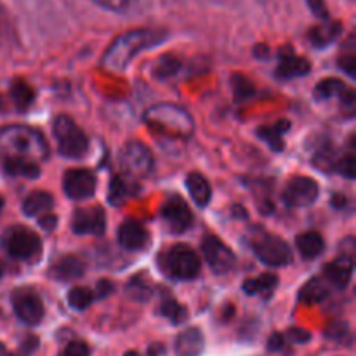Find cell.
<instances>
[{
	"label": "cell",
	"instance_id": "484cf974",
	"mask_svg": "<svg viewBox=\"0 0 356 356\" xmlns=\"http://www.w3.org/2000/svg\"><path fill=\"white\" fill-rule=\"evenodd\" d=\"M6 172L10 176H23L28 179H37L40 176V167L38 163L24 159H7L6 160Z\"/></svg>",
	"mask_w": 356,
	"mask_h": 356
},
{
	"label": "cell",
	"instance_id": "cb8c5ba5",
	"mask_svg": "<svg viewBox=\"0 0 356 356\" xmlns=\"http://www.w3.org/2000/svg\"><path fill=\"white\" fill-rule=\"evenodd\" d=\"M278 284L275 273H263L259 278H250L243 282L242 289L247 296H270Z\"/></svg>",
	"mask_w": 356,
	"mask_h": 356
},
{
	"label": "cell",
	"instance_id": "7402d4cb",
	"mask_svg": "<svg viewBox=\"0 0 356 356\" xmlns=\"http://www.w3.org/2000/svg\"><path fill=\"white\" fill-rule=\"evenodd\" d=\"M54 198L47 193V191H31L23 202V212L30 218H35L38 214L51 211Z\"/></svg>",
	"mask_w": 356,
	"mask_h": 356
},
{
	"label": "cell",
	"instance_id": "83f0119b",
	"mask_svg": "<svg viewBox=\"0 0 356 356\" xmlns=\"http://www.w3.org/2000/svg\"><path fill=\"white\" fill-rule=\"evenodd\" d=\"M10 97L19 111H24L35 99V90L24 80H16L10 87Z\"/></svg>",
	"mask_w": 356,
	"mask_h": 356
},
{
	"label": "cell",
	"instance_id": "4fadbf2b",
	"mask_svg": "<svg viewBox=\"0 0 356 356\" xmlns=\"http://www.w3.org/2000/svg\"><path fill=\"white\" fill-rule=\"evenodd\" d=\"M106 228V216L101 207H87L75 211L72 218V229L76 235H103Z\"/></svg>",
	"mask_w": 356,
	"mask_h": 356
},
{
	"label": "cell",
	"instance_id": "74e56055",
	"mask_svg": "<svg viewBox=\"0 0 356 356\" xmlns=\"http://www.w3.org/2000/svg\"><path fill=\"white\" fill-rule=\"evenodd\" d=\"M89 346H87L83 341H72V343L66 344L63 348V351L59 353V356H89Z\"/></svg>",
	"mask_w": 356,
	"mask_h": 356
},
{
	"label": "cell",
	"instance_id": "3957f363",
	"mask_svg": "<svg viewBox=\"0 0 356 356\" xmlns=\"http://www.w3.org/2000/svg\"><path fill=\"white\" fill-rule=\"evenodd\" d=\"M145 122L153 132L172 139H188L193 134V118L177 104H155L145 113Z\"/></svg>",
	"mask_w": 356,
	"mask_h": 356
},
{
	"label": "cell",
	"instance_id": "4316f807",
	"mask_svg": "<svg viewBox=\"0 0 356 356\" xmlns=\"http://www.w3.org/2000/svg\"><path fill=\"white\" fill-rule=\"evenodd\" d=\"M327 296H329V287L325 285V282L322 278H313L301 289L299 299L306 305H315V302L323 301Z\"/></svg>",
	"mask_w": 356,
	"mask_h": 356
},
{
	"label": "cell",
	"instance_id": "44dd1931",
	"mask_svg": "<svg viewBox=\"0 0 356 356\" xmlns=\"http://www.w3.org/2000/svg\"><path fill=\"white\" fill-rule=\"evenodd\" d=\"M296 243H298V250L301 252V256L306 259H315L325 250V240L316 232L301 233L296 238Z\"/></svg>",
	"mask_w": 356,
	"mask_h": 356
},
{
	"label": "cell",
	"instance_id": "5b68a950",
	"mask_svg": "<svg viewBox=\"0 0 356 356\" xmlns=\"http://www.w3.org/2000/svg\"><path fill=\"white\" fill-rule=\"evenodd\" d=\"M52 131H54L58 149L63 156H66V159H80V156L86 155L87 148H89V141H87V136L83 134L82 129L75 124L72 117H68V115L56 117L54 124H52Z\"/></svg>",
	"mask_w": 356,
	"mask_h": 356
},
{
	"label": "cell",
	"instance_id": "ffe728a7",
	"mask_svg": "<svg viewBox=\"0 0 356 356\" xmlns=\"http://www.w3.org/2000/svg\"><path fill=\"white\" fill-rule=\"evenodd\" d=\"M186 186L190 191L191 198L198 207H207L212 198V188L209 184L207 177L202 176L200 172H191L186 177Z\"/></svg>",
	"mask_w": 356,
	"mask_h": 356
},
{
	"label": "cell",
	"instance_id": "9a60e30c",
	"mask_svg": "<svg viewBox=\"0 0 356 356\" xmlns=\"http://www.w3.org/2000/svg\"><path fill=\"white\" fill-rule=\"evenodd\" d=\"M117 238L118 243H120L124 249L139 250L146 245V242L149 240V235L141 222L134 221V219H127V221L122 222L120 228H118Z\"/></svg>",
	"mask_w": 356,
	"mask_h": 356
},
{
	"label": "cell",
	"instance_id": "e575fe53",
	"mask_svg": "<svg viewBox=\"0 0 356 356\" xmlns=\"http://www.w3.org/2000/svg\"><path fill=\"white\" fill-rule=\"evenodd\" d=\"M313 163L318 167L323 172H329V170L336 169V153H334L332 148H322L320 152H316L315 159H313Z\"/></svg>",
	"mask_w": 356,
	"mask_h": 356
},
{
	"label": "cell",
	"instance_id": "ac0fdd59",
	"mask_svg": "<svg viewBox=\"0 0 356 356\" xmlns=\"http://www.w3.org/2000/svg\"><path fill=\"white\" fill-rule=\"evenodd\" d=\"M86 271V263L76 256H65L49 270V275L56 280H75L80 278Z\"/></svg>",
	"mask_w": 356,
	"mask_h": 356
},
{
	"label": "cell",
	"instance_id": "f1b7e54d",
	"mask_svg": "<svg viewBox=\"0 0 356 356\" xmlns=\"http://www.w3.org/2000/svg\"><path fill=\"white\" fill-rule=\"evenodd\" d=\"M160 313H162V316H165V318L172 323L184 322L188 316L186 308H184L183 305H179L176 299H170V298L163 299V301L160 302Z\"/></svg>",
	"mask_w": 356,
	"mask_h": 356
},
{
	"label": "cell",
	"instance_id": "6da1fadb",
	"mask_svg": "<svg viewBox=\"0 0 356 356\" xmlns=\"http://www.w3.org/2000/svg\"><path fill=\"white\" fill-rule=\"evenodd\" d=\"M165 38V33L162 30H152V28H138V30L125 31L118 35L110 47L104 51L101 66L106 72H124L129 66V63L136 58L145 49L153 47L160 44Z\"/></svg>",
	"mask_w": 356,
	"mask_h": 356
},
{
	"label": "cell",
	"instance_id": "8d00e7d4",
	"mask_svg": "<svg viewBox=\"0 0 356 356\" xmlns=\"http://www.w3.org/2000/svg\"><path fill=\"white\" fill-rule=\"evenodd\" d=\"M339 174H343L346 179H355V174H356V160L353 153H348L346 156H343L341 160H337L336 163V169Z\"/></svg>",
	"mask_w": 356,
	"mask_h": 356
},
{
	"label": "cell",
	"instance_id": "836d02e7",
	"mask_svg": "<svg viewBox=\"0 0 356 356\" xmlns=\"http://www.w3.org/2000/svg\"><path fill=\"white\" fill-rule=\"evenodd\" d=\"M232 83H233V92H235L236 101L247 99V97H250L254 92H256L252 82H250L249 79H245L243 75H238V73L232 76Z\"/></svg>",
	"mask_w": 356,
	"mask_h": 356
},
{
	"label": "cell",
	"instance_id": "2e32d148",
	"mask_svg": "<svg viewBox=\"0 0 356 356\" xmlns=\"http://www.w3.org/2000/svg\"><path fill=\"white\" fill-rule=\"evenodd\" d=\"M323 277L330 285H334L339 291H344L350 285L351 277H353V259L348 256L337 257L323 268Z\"/></svg>",
	"mask_w": 356,
	"mask_h": 356
},
{
	"label": "cell",
	"instance_id": "8fae6325",
	"mask_svg": "<svg viewBox=\"0 0 356 356\" xmlns=\"http://www.w3.org/2000/svg\"><path fill=\"white\" fill-rule=\"evenodd\" d=\"M318 183L308 176H298L285 186L284 202L289 207H308L318 198Z\"/></svg>",
	"mask_w": 356,
	"mask_h": 356
},
{
	"label": "cell",
	"instance_id": "b9f144b4",
	"mask_svg": "<svg viewBox=\"0 0 356 356\" xmlns=\"http://www.w3.org/2000/svg\"><path fill=\"white\" fill-rule=\"evenodd\" d=\"M308 3L316 16L323 17V19L329 17V14H327V9H325V2H323V0H308Z\"/></svg>",
	"mask_w": 356,
	"mask_h": 356
},
{
	"label": "cell",
	"instance_id": "f546056e",
	"mask_svg": "<svg viewBox=\"0 0 356 356\" xmlns=\"http://www.w3.org/2000/svg\"><path fill=\"white\" fill-rule=\"evenodd\" d=\"M179 68H181L179 58H176V56H172V54H165L159 59V63H156L153 73H155L156 79L165 80V79H170V76L176 75V73L179 72Z\"/></svg>",
	"mask_w": 356,
	"mask_h": 356
},
{
	"label": "cell",
	"instance_id": "ee69618b",
	"mask_svg": "<svg viewBox=\"0 0 356 356\" xmlns=\"http://www.w3.org/2000/svg\"><path fill=\"white\" fill-rule=\"evenodd\" d=\"M285 346V337L282 334H273L268 341V350L270 351H280Z\"/></svg>",
	"mask_w": 356,
	"mask_h": 356
},
{
	"label": "cell",
	"instance_id": "ab89813d",
	"mask_svg": "<svg viewBox=\"0 0 356 356\" xmlns=\"http://www.w3.org/2000/svg\"><path fill=\"white\" fill-rule=\"evenodd\" d=\"M339 97H341V104H343L344 110H348V111H353L355 110L356 96H355V90L353 89L346 87V89H344L343 92L339 94Z\"/></svg>",
	"mask_w": 356,
	"mask_h": 356
},
{
	"label": "cell",
	"instance_id": "603a6c76",
	"mask_svg": "<svg viewBox=\"0 0 356 356\" xmlns=\"http://www.w3.org/2000/svg\"><path fill=\"white\" fill-rule=\"evenodd\" d=\"M341 33V24L337 21H329L325 19V23L318 24V26L312 28L309 31V40L315 47H325L330 42H334L337 38V35Z\"/></svg>",
	"mask_w": 356,
	"mask_h": 356
},
{
	"label": "cell",
	"instance_id": "8992f818",
	"mask_svg": "<svg viewBox=\"0 0 356 356\" xmlns=\"http://www.w3.org/2000/svg\"><path fill=\"white\" fill-rule=\"evenodd\" d=\"M2 245L13 259L31 261L40 256L42 240L26 226H13L3 233Z\"/></svg>",
	"mask_w": 356,
	"mask_h": 356
},
{
	"label": "cell",
	"instance_id": "7c38bea8",
	"mask_svg": "<svg viewBox=\"0 0 356 356\" xmlns=\"http://www.w3.org/2000/svg\"><path fill=\"white\" fill-rule=\"evenodd\" d=\"M63 190L73 200L89 198L96 191V177L87 169H72L63 176Z\"/></svg>",
	"mask_w": 356,
	"mask_h": 356
},
{
	"label": "cell",
	"instance_id": "52a82bcc",
	"mask_svg": "<svg viewBox=\"0 0 356 356\" xmlns=\"http://www.w3.org/2000/svg\"><path fill=\"white\" fill-rule=\"evenodd\" d=\"M252 249L259 261H263L268 266H285L292 261L291 247L287 245V242L282 240L280 236L270 235V233L256 236L252 242Z\"/></svg>",
	"mask_w": 356,
	"mask_h": 356
},
{
	"label": "cell",
	"instance_id": "1f68e13d",
	"mask_svg": "<svg viewBox=\"0 0 356 356\" xmlns=\"http://www.w3.org/2000/svg\"><path fill=\"white\" fill-rule=\"evenodd\" d=\"M344 89H346V83L341 82L339 79H325L315 87V97L318 101H325L334 96H339Z\"/></svg>",
	"mask_w": 356,
	"mask_h": 356
},
{
	"label": "cell",
	"instance_id": "7dc6e473",
	"mask_svg": "<svg viewBox=\"0 0 356 356\" xmlns=\"http://www.w3.org/2000/svg\"><path fill=\"white\" fill-rule=\"evenodd\" d=\"M125 356H139L136 351H129V353H125Z\"/></svg>",
	"mask_w": 356,
	"mask_h": 356
},
{
	"label": "cell",
	"instance_id": "7bdbcfd3",
	"mask_svg": "<svg viewBox=\"0 0 356 356\" xmlns=\"http://www.w3.org/2000/svg\"><path fill=\"white\" fill-rule=\"evenodd\" d=\"M289 336H291V339L294 341V343H308V341L312 339L308 330H302V329H291Z\"/></svg>",
	"mask_w": 356,
	"mask_h": 356
},
{
	"label": "cell",
	"instance_id": "5bb4252c",
	"mask_svg": "<svg viewBox=\"0 0 356 356\" xmlns=\"http://www.w3.org/2000/svg\"><path fill=\"white\" fill-rule=\"evenodd\" d=\"M160 214L165 219L167 225L170 226V229L176 233L186 232L188 228L193 222V214H191L190 207L184 202V198H181L179 195H174L170 197L165 204L160 209Z\"/></svg>",
	"mask_w": 356,
	"mask_h": 356
},
{
	"label": "cell",
	"instance_id": "9c48e42d",
	"mask_svg": "<svg viewBox=\"0 0 356 356\" xmlns=\"http://www.w3.org/2000/svg\"><path fill=\"white\" fill-rule=\"evenodd\" d=\"M202 252H204L205 261H207V264L214 273L225 275L232 271L233 266H235V254L218 236H205L202 240Z\"/></svg>",
	"mask_w": 356,
	"mask_h": 356
},
{
	"label": "cell",
	"instance_id": "277c9868",
	"mask_svg": "<svg viewBox=\"0 0 356 356\" xmlns=\"http://www.w3.org/2000/svg\"><path fill=\"white\" fill-rule=\"evenodd\" d=\"M160 270L176 280H193L200 275V256L190 245L177 243L160 256Z\"/></svg>",
	"mask_w": 356,
	"mask_h": 356
},
{
	"label": "cell",
	"instance_id": "d6a6232c",
	"mask_svg": "<svg viewBox=\"0 0 356 356\" xmlns=\"http://www.w3.org/2000/svg\"><path fill=\"white\" fill-rule=\"evenodd\" d=\"M94 301V292L89 291L86 287H73L72 291L68 292V305L72 306L73 309H87Z\"/></svg>",
	"mask_w": 356,
	"mask_h": 356
},
{
	"label": "cell",
	"instance_id": "30bf717a",
	"mask_svg": "<svg viewBox=\"0 0 356 356\" xmlns=\"http://www.w3.org/2000/svg\"><path fill=\"white\" fill-rule=\"evenodd\" d=\"M13 308L17 318L28 325H38L45 315L42 299L30 289H16L13 294Z\"/></svg>",
	"mask_w": 356,
	"mask_h": 356
},
{
	"label": "cell",
	"instance_id": "c3c4849f",
	"mask_svg": "<svg viewBox=\"0 0 356 356\" xmlns=\"http://www.w3.org/2000/svg\"><path fill=\"white\" fill-rule=\"evenodd\" d=\"M2 273H3V266H2V264H0V277H2Z\"/></svg>",
	"mask_w": 356,
	"mask_h": 356
},
{
	"label": "cell",
	"instance_id": "e0dca14e",
	"mask_svg": "<svg viewBox=\"0 0 356 356\" xmlns=\"http://www.w3.org/2000/svg\"><path fill=\"white\" fill-rule=\"evenodd\" d=\"M312 72V63L302 56L282 54L280 63L277 66V79L278 80H292L298 76H305Z\"/></svg>",
	"mask_w": 356,
	"mask_h": 356
},
{
	"label": "cell",
	"instance_id": "f6af8a7d",
	"mask_svg": "<svg viewBox=\"0 0 356 356\" xmlns=\"http://www.w3.org/2000/svg\"><path fill=\"white\" fill-rule=\"evenodd\" d=\"M40 226L45 229V232H52V229L58 226V218L54 214H47V216H42L40 218Z\"/></svg>",
	"mask_w": 356,
	"mask_h": 356
},
{
	"label": "cell",
	"instance_id": "d590c367",
	"mask_svg": "<svg viewBox=\"0 0 356 356\" xmlns=\"http://www.w3.org/2000/svg\"><path fill=\"white\" fill-rule=\"evenodd\" d=\"M92 2L103 9L111 10V13H127L129 9L134 7L138 0H92Z\"/></svg>",
	"mask_w": 356,
	"mask_h": 356
},
{
	"label": "cell",
	"instance_id": "d4e9b609",
	"mask_svg": "<svg viewBox=\"0 0 356 356\" xmlns=\"http://www.w3.org/2000/svg\"><path fill=\"white\" fill-rule=\"evenodd\" d=\"M291 124L289 120H280L275 125H264V127L257 129V136H259L263 141H266L270 145V148H273V152H282L284 149V139H282V134L289 131Z\"/></svg>",
	"mask_w": 356,
	"mask_h": 356
},
{
	"label": "cell",
	"instance_id": "60d3db41",
	"mask_svg": "<svg viewBox=\"0 0 356 356\" xmlns=\"http://www.w3.org/2000/svg\"><path fill=\"white\" fill-rule=\"evenodd\" d=\"M113 284H111V282H108V280H101V282H97V285H96V289H94V298H99V299H103V298H106V296H110L111 292H113Z\"/></svg>",
	"mask_w": 356,
	"mask_h": 356
},
{
	"label": "cell",
	"instance_id": "d6986e66",
	"mask_svg": "<svg viewBox=\"0 0 356 356\" xmlns=\"http://www.w3.org/2000/svg\"><path fill=\"white\" fill-rule=\"evenodd\" d=\"M204 351V336L197 327L183 330L176 339V353L179 356H200Z\"/></svg>",
	"mask_w": 356,
	"mask_h": 356
},
{
	"label": "cell",
	"instance_id": "4dcf8cb0",
	"mask_svg": "<svg viewBox=\"0 0 356 356\" xmlns=\"http://www.w3.org/2000/svg\"><path fill=\"white\" fill-rule=\"evenodd\" d=\"M134 193V186L127 183L122 176H113L110 183V202L113 205L122 204L127 197Z\"/></svg>",
	"mask_w": 356,
	"mask_h": 356
},
{
	"label": "cell",
	"instance_id": "7a4b0ae2",
	"mask_svg": "<svg viewBox=\"0 0 356 356\" xmlns=\"http://www.w3.org/2000/svg\"><path fill=\"white\" fill-rule=\"evenodd\" d=\"M0 153L7 159H24L38 163L49 156V146L37 129L9 125L0 131Z\"/></svg>",
	"mask_w": 356,
	"mask_h": 356
},
{
	"label": "cell",
	"instance_id": "f35d334b",
	"mask_svg": "<svg viewBox=\"0 0 356 356\" xmlns=\"http://www.w3.org/2000/svg\"><path fill=\"white\" fill-rule=\"evenodd\" d=\"M339 66H341V70H344V72L351 76V79H355L356 76V56L353 54V52L341 56Z\"/></svg>",
	"mask_w": 356,
	"mask_h": 356
},
{
	"label": "cell",
	"instance_id": "bcb514c9",
	"mask_svg": "<svg viewBox=\"0 0 356 356\" xmlns=\"http://www.w3.org/2000/svg\"><path fill=\"white\" fill-rule=\"evenodd\" d=\"M332 204L336 209H344V205H346V198H344L341 193H337V195H334Z\"/></svg>",
	"mask_w": 356,
	"mask_h": 356
},
{
	"label": "cell",
	"instance_id": "ba28073f",
	"mask_svg": "<svg viewBox=\"0 0 356 356\" xmlns=\"http://www.w3.org/2000/svg\"><path fill=\"white\" fill-rule=\"evenodd\" d=\"M120 165L124 172L131 177H143L152 172L153 155L148 146L139 141H131L124 146L120 153Z\"/></svg>",
	"mask_w": 356,
	"mask_h": 356
}]
</instances>
